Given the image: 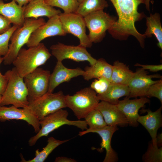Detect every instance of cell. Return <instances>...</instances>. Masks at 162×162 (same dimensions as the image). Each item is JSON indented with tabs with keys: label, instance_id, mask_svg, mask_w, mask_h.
I'll list each match as a JSON object with an SVG mask.
<instances>
[{
	"label": "cell",
	"instance_id": "1",
	"mask_svg": "<svg viewBox=\"0 0 162 162\" xmlns=\"http://www.w3.org/2000/svg\"><path fill=\"white\" fill-rule=\"evenodd\" d=\"M110 0L116 10L118 19L108 31L109 33L114 38L120 40H126L129 36H133L144 48L146 37L137 31L135 23L145 17L144 14L139 13L138 9L140 4H145L146 0Z\"/></svg>",
	"mask_w": 162,
	"mask_h": 162
},
{
	"label": "cell",
	"instance_id": "2",
	"mask_svg": "<svg viewBox=\"0 0 162 162\" xmlns=\"http://www.w3.org/2000/svg\"><path fill=\"white\" fill-rule=\"evenodd\" d=\"M52 54L43 43L26 49L21 48L12 64L19 74L23 78L44 64Z\"/></svg>",
	"mask_w": 162,
	"mask_h": 162
},
{
	"label": "cell",
	"instance_id": "3",
	"mask_svg": "<svg viewBox=\"0 0 162 162\" xmlns=\"http://www.w3.org/2000/svg\"><path fill=\"white\" fill-rule=\"evenodd\" d=\"M8 82L5 92L2 95L0 106L11 105L18 108L28 106V91L23 78L18 74L14 67L4 74Z\"/></svg>",
	"mask_w": 162,
	"mask_h": 162
},
{
	"label": "cell",
	"instance_id": "4",
	"mask_svg": "<svg viewBox=\"0 0 162 162\" xmlns=\"http://www.w3.org/2000/svg\"><path fill=\"white\" fill-rule=\"evenodd\" d=\"M46 22L45 19L42 17L38 19H25L22 26L18 27L14 32L10 38L8 52L3 56V62L4 65L12 64L19 50L27 43L32 33Z\"/></svg>",
	"mask_w": 162,
	"mask_h": 162
},
{
	"label": "cell",
	"instance_id": "5",
	"mask_svg": "<svg viewBox=\"0 0 162 162\" xmlns=\"http://www.w3.org/2000/svg\"><path fill=\"white\" fill-rule=\"evenodd\" d=\"M68 112L62 109L40 120V129L36 135L30 138L28 142L29 145L33 146L39 139L47 136L50 133L63 125L76 126L82 130L87 128V125L85 120H70L68 119Z\"/></svg>",
	"mask_w": 162,
	"mask_h": 162
},
{
	"label": "cell",
	"instance_id": "6",
	"mask_svg": "<svg viewBox=\"0 0 162 162\" xmlns=\"http://www.w3.org/2000/svg\"><path fill=\"white\" fill-rule=\"evenodd\" d=\"M65 100L67 107L72 110L80 120L95 109L100 100L93 90L90 87H86L73 95H65Z\"/></svg>",
	"mask_w": 162,
	"mask_h": 162
},
{
	"label": "cell",
	"instance_id": "7",
	"mask_svg": "<svg viewBox=\"0 0 162 162\" xmlns=\"http://www.w3.org/2000/svg\"><path fill=\"white\" fill-rule=\"evenodd\" d=\"M66 107L65 95L60 91L55 93L47 92L29 102L26 107L40 120L48 115Z\"/></svg>",
	"mask_w": 162,
	"mask_h": 162
},
{
	"label": "cell",
	"instance_id": "8",
	"mask_svg": "<svg viewBox=\"0 0 162 162\" xmlns=\"http://www.w3.org/2000/svg\"><path fill=\"white\" fill-rule=\"evenodd\" d=\"M84 18L86 27L89 31L88 37L92 43L102 41L106 31L111 28L117 20L103 10L91 13Z\"/></svg>",
	"mask_w": 162,
	"mask_h": 162
},
{
	"label": "cell",
	"instance_id": "9",
	"mask_svg": "<svg viewBox=\"0 0 162 162\" xmlns=\"http://www.w3.org/2000/svg\"><path fill=\"white\" fill-rule=\"evenodd\" d=\"M50 74L49 70L38 68L23 78L28 90L29 102L48 92Z\"/></svg>",
	"mask_w": 162,
	"mask_h": 162
},
{
	"label": "cell",
	"instance_id": "10",
	"mask_svg": "<svg viewBox=\"0 0 162 162\" xmlns=\"http://www.w3.org/2000/svg\"><path fill=\"white\" fill-rule=\"evenodd\" d=\"M59 19L63 29L67 34H71L80 40V45L86 48H90L92 43L86 34V25L84 17L75 13H61Z\"/></svg>",
	"mask_w": 162,
	"mask_h": 162
},
{
	"label": "cell",
	"instance_id": "11",
	"mask_svg": "<svg viewBox=\"0 0 162 162\" xmlns=\"http://www.w3.org/2000/svg\"><path fill=\"white\" fill-rule=\"evenodd\" d=\"M50 49L51 54L56 58L57 61L62 62L65 59L78 62L87 61L90 65H92L97 61L88 52L86 48L80 44L75 46L58 42L52 45Z\"/></svg>",
	"mask_w": 162,
	"mask_h": 162
},
{
	"label": "cell",
	"instance_id": "12",
	"mask_svg": "<svg viewBox=\"0 0 162 162\" xmlns=\"http://www.w3.org/2000/svg\"><path fill=\"white\" fill-rule=\"evenodd\" d=\"M148 72L142 68H138L134 72L128 86L130 93L129 98L138 97H146L147 91L152 84L158 80H154V78L162 79L159 74L148 75Z\"/></svg>",
	"mask_w": 162,
	"mask_h": 162
},
{
	"label": "cell",
	"instance_id": "13",
	"mask_svg": "<svg viewBox=\"0 0 162 162\" xmlns=\"http://www.w3.org/2000/svg\"><path fill=\"white\" fill-rule=\"evenodd\" d=\"M59 15L49 19L47 22L32 33L26 44L28 47L37 45L46 38L56 36H63L66 34L63 29Z\"/></svg>",
	"mask_w": 162,
	"mask_h": 162
},
{
	"label": "cell",
	"instance_id": "14",
	"mask_svg": "<svg viewBox=\"0 0 162 162\" xmlns=\"http://www.w3.org/2000/svg\"><path fill=\"white\" fill-rule=\"evenodd\" d=\"M16 119L26 121L33 128L37 133L40 129L39 120L27 107L20 108L14 106L8 107L0 106V121Z\"/></svg>",
	"mask_w": 162,
	"mask_h": 162
},
{
	"label": "cell",
	"instance_id": "15",
	"mask_svg": "<svg viewBox=\"0 0 162 162\" xmlns=\"http://www.w3.org/2000/svg\"><path fill=\"white\" fill-rule=\"evenodd\" d=\"M118 129L117 126L108 125L99 129H90L87 128L86 130L80 131L78 135L81 136L89 133L98 134L101 138V142L100 144L101 148L98 150L101 152L104 148L106 151L103 162H115L118 160V156L116 152L111 147V140L113 134Z\"/></svg>",
	"mask_w": 162,
	"mask_h": 162
},
{
	"label": "cell",
	"instance_id": "16",
	"mask_svg": "<svg viewBox=\"0 0 162 162\" xmlns=\"http://www.w3.org/2000/svg\"><path fill=\"white\" fill-rule=\"evenodd\" d=\"M150 101L146 97L134 99L125 97L123 100H119L116 105L126 118L128 124L131 126L137 127L138 125L137 119L140 116L138 114L139 110Z\"/></svg>",
	"mask_w": 162,
	"mask_h": 162
},
{
	"label": "cell",
	"instance_id": "17",
	"mask_svg": "<svg viewBox=\"0 0 162 162\" xmlns=\"http://www.w3.org/2000/svg\"><path fill=\"white\" fill-rule=\"evenodd\" d=\"M84 72L79 68H68L64 65L62 62L57 61L53 72L50 74L47 92H53L60 84L68 82L74 78L82 76Z\"/></svg>",
	"mask_w": 162,
	"mask_h": 162
},
{
	"label": "cell",
	"instance_id": "18",
	"mask_svg": "<svg viewBox=\"0 0 162 162\" xmlns=\"http://www.w3.org/2000/svg\"><path fill=\"white\" fill-rule=\"evenodd\" d=\"M95 109L102 113L108 126L124 127L128 124L126 118L116 105L101 101Z\"/></svg>",
	"mask_w": 162,
	"mask_h": 162
},
{
	"label": "cell",
	"instance_id": "19",
	"mask_svg": "<svg viewBox=\"0 0 162 162\" xmlns=\"http://www.w3.org/2000/svg\"><path fill=\"white\" fill-rule=\"evenodd\" d=\"M61 13L59 10H57L46 4L44 0H34L24 6V16L25 19H38L44 16L49 19Z\"/></svg>",
	"mask_w": 162,
	"mask_h": 162
},
{
	"label": "cell",
	"instance_id": "20",
	"mask_svg": "<svg viewBox=\"0 0 162 162\" xmlns=\"http://www.w3.org/2000/svg\"><path fill=\"white\" fill-rule=\"evenodd\" d=\"M162 109L161 106L154 112L149 109H144L142 111L147 112V114L144 116H139L137 119V122L145 127L148 132L152 139V143L154 145H157L156 138L157 131L162 126Z\"/></svg>",
	"mask_w": 162,
	"mask_h": 162
},
{
	"label": "cell",
	"instance_id": "21",
	"mask_svg": "<svg viewBox=\"0 0 162 162\" xmlns=\"http://www.w3.org/2000/svg\"><path fill=\"white\" fill-rule=\"evenodd\" d=\"M24 9V6H20L14 0L8 3H4L2 0H0V14L14 25L19 27L23 25L25 20Z\"/></svg>",
	"mask_w": 162,
	"mask_h": 162
},
{
	"label": "cell",
	"instance_id": "22",
	"mask_svg": "<svg viewBox=\"0 0 162 162\" xmlns=\"http://www.w3.org/2000/svg\"><path fill=\"white\" fill-rule=\"evenodd\" d=\"M112 65L103 58L97 60L93 65L85 67L82 76L84 79L88 81L93 79L104 77L110 80Z\"/></svg>",
	"mask_w": 162,
	"mask_h": 162
},
{
	"label": "cell",
	"instance_id": "23",
	"mask_svg": "<svg viewBox=\"0 0 162 162\" xmlns=\"http://www.w3.org/2000/svg\"><path fill=\"white\" fill-rule=\"evenodd\" d=\"M129 93L128 85L111 82L106 92L97 95L100 100L116 105L119 100V98L124 96L128 97Z\"/></svg>",
	"mask_w": 162,
	"mask_h": 162
},
{
	"label": "cell",
	"instance_id": "24",
	"mask_svg": "<svg viewBox=\"0 0 162 162\" xmlns=\"http://www.w3.org/2000/svg\"><path fill=\"white\" fill-rule=\"evenodd\" d=\"M146 19L147 28L144 34L146 38L151 37L154 35L158 41V46L162 50V27L160 14H151Z\"/></svg>",
	"mask_w": 162,
	"mask_h": 162
},
{
	"label": "cell",
	"instance_id": "25",
	"mask_svg": "<svg viewBox=\"0 0 162 162\" xmlns=\"http://www.w3.org/2000/svg\"><path fill=\"white\" fill-rule=\"evenodd\" d=\"M134 72L124 63L116 61L114 62L110 81L111 83L128 85Z\"/></svg>",
	"mask_w": 162,
	"mask_h": 162
},
{
	"label": "cell",
	"instance_id": "26",
	"mask_svg": "<svg viewBox=\"0 0 162 162\" xmlns=\"http://www.w3.org/2000/svg\"><path fill=\"white\" fill-rule=\"evenodd\" d=\"M69 140L68 139L60 140L56 139L53 137H50L47 141L46 145L43 148L42 150L39 151V149H37L35 151L34 158L31 160H26L21 156V162H43L56 147Z\"/></svg>",
	"mask_w": 162,
	"mask_h": 162
},
{
	"label": "cell",
	"instance_id": "27",
	"mask_svg": "<svg viewBox=\"0 0 162 162\" xmlns=\"http://www.w3.org/2000/svg\"><path fill=\"white\" fill-rule=\"evenodd\" d=\"M108 6L106 0H83L79 3L75 13L84 17L92 12L103 10Z\"/></svg>",
	"mask_w": 162,
	"mask_h": 162
},
{
	"label": "cell",
	"instance_id": "28",
	"mask_svg": "<svg viewBox=\"0 0 162 162\" xmlns=\"http://www.w3.org/2000/svg\"><path fill=\"white\" fill-rule=\"evenodd\" d=\"M88 128L96 129L101 128L107 125L101 112L94 109L89 112L84 117Z\"/></svg>",
	"mask_w": 162,
	"mask_h": 162
},
{
	"label": "cell",
	"instance_id": "29",
	"mask_svg": "<svg viewBox=\"0 0 162 162\" xmlns=\"http://www.w3.org/2000/svg\"><path fill=\"white\" fill-rule=\"evenodd\" d=\"M45 3L52 7L62 9L64 13H76L79 3L77 0H44Z\"/></svg>",
	"mask_w": 162,
	"mask_h": 162
},
{
	"label": "cell",
	"instance_id": "30",
	"mask_svg": "<svg viewBox=\"0 0 162 162\" xmlns=\"http://www.w3.org/2000/svg\"><path fill=\"white\" fill-rule=\"evenodd\" d=\"M143 160L146 162H161L162 147L158 148L157 145H154L152 143L150 144L147 152L143 156Z\"/></svg>",
	"mask_w": 162,
	"mask_h": 162
},
{
	"label": "cell",
	"instance_id": "31",
	"mask_svg": "<svg viewBox=\"0 0 162 162\" xmlns=\"http://www.w3.org/2000/svg\"><path fill=\"white\" fill-rule=\"evenodd\" d=\"M19 26L13 25L5 32L0 34V56H4L9 49V43L14 32Z\"/></svg>",
	"mask_w": 162,
	"mask_h": 162
},
{
	"label": "cell",
	"instance_id": "32",
	"mask_svg": "<svg viewBox=\"0 0 162 162\" xmlns=\"http://www.w3.org/2000/svg\"><path fill=\"white\" fill-rule=\"evenodd\" d=\"M111 83L110 80L104 77H101L95 79L91 83L90 88L97 94H100L106 91Z\"/></svg>",
	"mask_w": 162,
	"mask_h": 162
},
{
	"label": "cell",
	"instance_id": "33",
	"mask_svg": "<svg viewBox=\"0 0 162 162\" xmlns=\"http://www.w3.org/2000/svg\"><path fill=\"white\" fill-rule=\"evenodd\" d=\"M146 97L150 98L154 97L158 99L162 103V79L151 85L148 88Z\"/></svg>",
	"mask_w": 162,
	"mask_h": 162
},
{
	"label": "cell",
	"instance_id": "34",
	"mask_svg": "<svg viewBox=\"0 0 162 162\" xmlns=\"http://www.w3.org/2000/svg\"><path fill=\"white\" fill-rule=\"evenodd\" d=\"M11 24L7 19L0 14V34L9 30L12 26Z\"/></svg>",
	"mask_w": 162,
	"mask_h": 162
},
{
	"label": "cell",
	"instance_id": "35",
	"mask_svg": "<svg viewBox=\"0 0 162 162\" xmlns=\"http://www.w3.org/2000/svg\"><path fill=\"white\" fill-rule=\"evenodd\" d=\"M135 66H139L142 67L143 69L148 70L150 71L155 72L162 70V64L158 65H144L139 63H136L134 65Z\"/></svg>",
	"mask_w": 162,
	"mask_h": 162
},
{
	"label": "cell",
	"instance_id": "36",
	"mask_svg": "<svg viewBox=\"0 0 162 162\" xmlns=\"http://www.w3.org/2000/svg\"><path fill=\"white\" fill-rule=\"evenodd\" d=\"M8 82V78L4 74L0 73V94L2 95L6 89Z\"/></svg>",
	"mask_w": 162,
	"mask_h": 162
},
{
	"label": "cell",
	"instance_id": "37",
	"mask_svg": "<svg viewBox=\"0 0 162 162\" xmlns=\"http://www.w3.org/2000/svg\"><path fill=\"white\" fill-rule=\"evenodd\" d=\"M55 162H76V161L74 159L65 157H58L55 160Z\"/></svg>",
	"mask_w": 162,
	"mask_h": 162
},
{
	"label": "cell",
	"instance_id": "38",
	"mask_svg": "<svg viewBox=\"0 0 162 162\" xmlns=\"http://www.w3.org/2000/svg\"><path fill=\"white\" fill-rule=\"evenodd\" d=\"M162 133L159 134L157 135L156 138V142L157 146H161L162 144Z\"/></svg>",
	"mask_w": 162,
	"mask_h": 162
},
{
	"label": "cell",
	"instance_id": "39",
	"mask_svg": "<svg viewBox=\"0 0 162 162\" xmlns=\"http://www.w3.org/2000/svg\"><path fill=\"white\" fill-rule=\"evenodd\" d=\"M18 3V5L21 7H23L27 4L29 2L28 0H14Z\"/></svg>",
	"mask_w": 162,
	"mask_h": 162
},
{
	"label": "cell",
	"instance_id": "40",
	"mask_svg": "<svg viewBox=\"0 0 162 162\" xmlns=\"http://www.w3.org/2000/svg\"><path fill=\"white\" fill-rule=\"evenodd\" d=\"M150 0H146L145 4L146 9L148 11H150Z\"/></svg>",
	"mask_w": 162,
	"mask_h": 162
},
{
	"label": "cell",
	"instance_id": "41",
	"mask_svg": "<svg viewBox=\"0 0 162 162\" xmlns=\"http://www.w3.org/2000/svg\"><path fill=\"white\" fill-rule=\"evenodd\" d=\"M4 60V58L3 57H2V56H0V65L1 63L3 62ZM1 72L0 71V73H1Z\"/></svg>",
	"mask_w": 162,
	"mask_h": 162
},
{
	"label": "cell",
	"instance_id": "42",
	"mask_svg": "<svg viewBox=\"0 0 162 162\" xmlns=\"http://www.w3.org/2000/svg\"><path fill=\"white\" fill-rule=\"evenodd\" d=\"M2 95L1 94H0V103L2 100Z\"/></svg>",
	"mask_w": 162,
	"mask_h": 162
},
{
	"label": "cell",
	"instance_id": "43",
	"mask_svg": "<svg viewBox=\"0 0 162 162\" xmlns=\"http://www.w3.org/2000/svg\"><path fill=\"white\" fill-rule=\"evenodd\" d=\"M83 0H77L78 2L80 3H81Z\"/></svg>",
	"mask_w": 162,
	"mask_h": 162
},
{
	"label": "cell",
	"instance_id": "44",
	"mask_svg": "<svg viewBox=\"0 0 162 162\" xmlns=\"http://www.w3.org/2000/svg\"><path fill=\"white\" fill-rule=\"evenodd\" d=\"M33 0H28V1L29 2Z\"/></svg>",
	"mask_w": 162,
	"mask_h": 162
},
{
	"label": "cell",
	"instance_id": "45",
	"mask_svg": "<svg viewBox=\"0 0 162 162\" xmlns=\"http://www.w3.org/2000/svg\"><path fill=\"white\" fill-rule=\"evenodd\" d=\"M5 0V1H7V0Z\"/></svg>",
	"mask_w": 162,
	"mask_h": 162
}]
</instances>
